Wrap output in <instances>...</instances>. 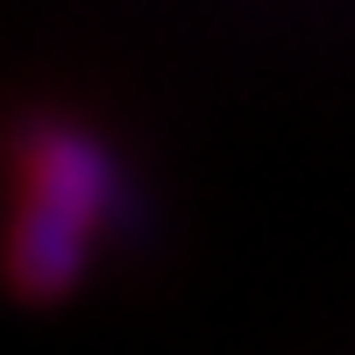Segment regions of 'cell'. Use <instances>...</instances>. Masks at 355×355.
Listing matches in <instances>:
<instances>
[{"label": "cell", "mask_w": 355, "mask_h": 355, "mask_svg": "<svg viewBox=\"0 0 355 355\" xmlns=\"http://www.w3.org/2000/svg\"><path fill=\"white\" fill-rule=\"evenodd\" d=\"M15 171H21V192H28V199L64 206V214L93 220L100 234L128 214V171L114 164V150H107L100 135H85V128H71V121H36V128H21Z\"/></svg>", "instance_id": "6da1fadb"}, {"label": "cell", "mask_w": 355, "mask_h": 355, "mask_svg": "<svg viewBox=\"0 0 355 355\" xmlns=\"http://www.w3.org/2000/svg\"><path fill=\"white\" fill-rule=\"evenodd\" d=\"M93 249H100V227L64 214L50 199H28L15 206L8 234H0V263H8V284L21 299H64V291L93 270Z\"/></svg>", "instance_id": "7a4b0ae2"}]
</instances>
